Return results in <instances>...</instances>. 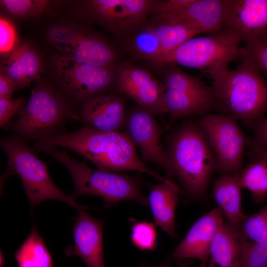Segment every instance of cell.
Here are the masks:
<instances>
[{
    "label": "cell",
    "instance_id": "cell-33",
    "mask_svg": "<svg viewBox=\"0 0 267 267\" xmlns=\"http://www.w3.org/2000/svg\"><path fill=\"white\" fill-rule=\"evenodd\" d=\"M241 56L250 59L260 70L267 76V37L241 47Z\"/></svg>",
    "mask_w": 267,
    "mask_h": 267
},
{
    "label": "cell",
    "instance_id": "cell-16",
    "mask_svg": "<svg viewBox=\"0 0 267 267\" xmlns=\"http://www.w3.org/2000/svg\"><path fill=\"white\" fill-rule=\"evenodd\" d=\"M223 214L215 208L199 218L174 251L172 258L195 259L206 265L210 258L212 240L223 222Z\"/></svg>",
    "mask_w": 267,
    "mask_h": 267
},
{
    "label": "cell",
    "instance_id": "cell-23",
    "mask_svg": "<svg viewBox=\"0 0 267 267\" xmlns=\"http://www.w3.org/2000/svg\"><path fill=\"white\" fill-rule=\"evenodd\" d=\"M163 104L171 121L183 117L202 116L215 107L213 97L168 89L164 90Z\"/></svg>",
    "mask_w": 267,
    "mask_h": 267
},
{
    "label": "cell",
    "instance_id": "cell-15",
    "mask_svg": "<svg viewBox=\"0 0 267 267\" xmlns=\"http://www.w3.org/2000/svg\"><path fill=\"white\" fill-rule=\"evenodd\" d=\"M73 226L74 244L65 249L67 257L79 256L88 267H105L103 259L104 222L78 210Z\"/></svg>",
    "mask_w": 267,
    "mask_h": 267
},
{
    "label": "cell",
    "instance_id": "cell-1",
    "mask_svg": "<svg viewBox=\"0 0 267 267\" xmlns=\"http://www.w3.org/2000/svg\"><path fill=\"white\" fill-rule=\"evenodd\" d=\"M36 143L71 150L88 159L100 170L111 172L136 171L146 173L161 182L168 179L141 161L135 145L126 133L103 131L84 126L76 131L64 132Z\"/></svg>",
    "mask_w": 267,
    "mask_h": 267
},
{
    "label": "cell",
    "instance_id": "cell-36",
    "mask_svg": "<svg viewBox=\"0 0 267 267\" xmlns=\"http://www.w3.org/2000/svg\"><path fill=\"white\" fill-rule=\"evenodd\" d=\"M194 0H154L152 6L151 17L161 16L178 11L187 7Z\"/></svg>",
    "mask_w": 267,
    "mask_h": 267
},
{
    "label": "cell",
    "instance_id": "cell-21",
    "mask_svg": "<svg viewBox=\"0 0 267 267\" xmlns=\"http://www.w3.org/2000/svg\"><path fill=\"white\" fill-rule=\"evenodd\" d=\"M243 241L236 228L224 221L212 240L205 267H239Z\"/></svg>",
    "mask_w": 267,
    "mask_h": 267
},
{
    "label": "cell",
    "instance_id": "cell-7",
    "mask_svg": "<svg viewBox=\"0 0 267 267\" xmlns=\"http://www.w3.org/2000/svg\"><path fill=\"white\" fill-rule=\"evenodd\" d=\"M240 41L223 29L208 36L192 37L162 59L156 67L168 64L195 68L212 78L228 68L241 56Z\"/></svg>",
    "mask_w": 267,
    "mask_h": 267
},
{
    "label": "cell",
    "instance_id": "cell-31",
    "mask_svg": "<svg viewBox=\"0 0 267 267\" xmlns=\"http://www.w3.org/2000/svg\"><path fill=\"white\" fill-rule=\"evenodd\" d=\"M239 267H267V238L256 242L243 241Z\"/></svg>",
    "mask_w": 267,
    "mask_h": 267
},
{
    "label": "cell",
    "instance_id": "cell-4",
    "mask_svg": "<svg viewBox=\"0 0 267 267\" xmlns=\"http://www.w3.org/2000/svg\"><path fill=\"white\" fill-rule=\"evenodd\" d=\"M32 148L35 153L49 154L67 169L74 186L71 196L75 199L83 195L97 196L103 199L107 208L124 200L135 201L145 207L148 205L147 198L141 191L140 179L137 177L94 169L55 146L35 143Z\"/></svg>",
    "mask_w": 267,
    "mask_h": 267
},
{
    "label": "cell",
    "instance_id": "cell-25",
    "mask_svg": "<svg viewBox=\"0 0 267 267\" xmlns=\"http://www.w3.org/2000/svg\"><path fill=\"white\" fill-rule=\"evenodd\" d=\"M14 257L18 267H55L50 252L35 224Z\"/></svg>",
    "mask_w": 267,
    "mask_h": 267
},
{
    "label": "cell",
    "instance_id": "cell-24",
    "mask_svg": "<svg viewBox=\"0 0 267 267\" xmlns=\"http://www.w3.org/2000/svg\"><path fill=\"white\" fill-rule=\"evenodd\" d=\"M147 22L160 44V57L153 64L155 66L186 40L200 34L186 24L165 17H151Z\"/></svg>",
    "mask_w": 267,
    "mask_h": 267
},
{
    "label": "cell",
    "instance_id": "cell-29",
    "mask_svg": "<svg viewBox=\"0 0 267 267\" xmlns=\"http://www.w3.org/2000/svg\"><path fill=\"white\" fill-rule=\"evenodd\" d=\"M0 4L5 13L19 17L39 16L54 6L52 1L45 0H1Z\"/></svg>",
    "mask_w": 267,
    "mask_h": 267
},
{
    "label": "cell",
    "instance_id": "cell-28",
    "mask_svg": "<svg viewBox=\"0 0 267 267\" xmlns=\"http://www.w3.org/2000/svg\"><path fill=\"white\" fill-rule=\"evenodd\" d=\"M241 188L249 190L257 202L264 201L267 194V162L263 158L247 166L238 175Z\"/></svg>",
    "mask_w": 267,
    "mask_h": 267
},
{
    "label": "cell",
    "instance_id": "cell-2",
    "mask_svg": "<svg viewBox=\"0 0 267 267\" xmlns=\"http://www.w3.org/2000/svg\"><path fill=\"white\" fill-rule=\"evenodd\" d=\"M166 150L171 174L190 197L205 196L214 170V154L198 121L183 122L169 136Z\"/></svg>",
    "mask_w": 267,
    "mask_h": 267
},
{
    "label": "cell",
    "instance_id": "cell-30",
    "mask_svg": "<svg viewBox=\"0 0 267 267\" xmlns=\"http://www.w3.org/2000/svg\"><path fill=\"white\" fill-rule=\"evenodd\" d=\"M243 241L258 242L267 238V205L256 213L246 216L236 228Z\"/></svg>",
    "mask_w": 267,
    "mask_h": 267
},
{
    "label": "cell",
    "instance_id": "cell-19",
    "mask_svg": "<svg viewBox=\"0 0 267 267\" xmlns=\"http://www.w3.org/2000/svg\"><path fill=\"white\" fill-rule=\"evenodd\" d=\"M42 71L41 59L36 51L28 43L18 45L3 57L0 72L10 78L18 89L29 86Z\"/></svg>",
    "mask_w": 267,
    "mask_h": 267
},
{
    "label": "cell",
    "instance_id": "cell-11",
    "mask_svg": "<svg viewBox=\"0 0 267 267\" xmlns=\"http://www.w3.org/2000/svg\"><path fill=\"white\" fill-rule=\"evenodd\" d=\"M152 0H92L87 7L91 17L117 38L125 40L143 25L150 15Z\"/></svg>",
    "mask_w": 267,
    "mask_h": 267
},
{
    "label": "cell",
    "instance_id": "cell-6",
    "mask_svg": "<svg viewBox=\"0 0 267 267\" xmlns=\"http://www.w3.org/2000/svg\"><path fill=\"white\" fill-rule=\"evenodd\" d=\"M72 119L78 120L77 115L62 97L49 88L39 86L9 129L21 139L37 142L65 132L64 128Z\"/></svg>",
    "mask_w": 267,
    "mask_h": 267
},
{
    "label": "cell",
    "instance_id": "cell-35",
    "mask_svg": "<svg viewBox=\"0 0 267 267\" xmlns=\"http://www.w3.org/2000/svg\"><path fill=\"white\" fill-rule=\"evenodd\" d=\"M15 29L8 19L0 18V53L3 57L12 51L18 45Z\"/></svg>",
    "mask_w": 267,
    "mask_h": 267
},
{
    "label": "cell",
    "instance_id": "cell-38",
    "mask_svg": "<svg viewBox=\"0 0 267 267\" xmlns=\"http://www.w3.org/2000/svg\"><path fill=\"white\" fill-rule=\"evenodd\" d=\"M18 89L15 84L8 77L0 72V98L11 99Z\"/></svg>",
    "mask_w": 267,
    "mask_h": 267
},
{
    "label": "cell",
    "instance_id": "cell-14",
    "mask_svg": "<svg viewBox=\"0 0 267 267\" xmlns=\"http://www.w3.org/2000/svg\"><path fill=\"white\" fill-rule=\"evenodd\" d=\"M223 29L246 44L267 37V0H227Z\"/></svg>",
    "mask_w": 267,
    "mask_h": 267
},
{
    "label": "cell",
    "instance_id": "cell-9",
    "mask_svg": "<svg viewBox=\"0 0 267 267\" xmlns=\"http://www.w3.org/2000/svg\"><path fill=\"white\" fill-rule=\"evenodd\" d=\"M198 122L214 154L216 170L222 176L239 174L242 170L246 139L237 120L224 114H207Z\"/></svg>",
    "mask_w": 267,
    "mask_h": 267
},
{
    "label": "cell",
    "instance_id": "cell-26",
    "mask_svg": "<svg viewBox=\"0 0 267 267\" xmlns=\"http://www.w3.org/2000/svg\"><path fill=\"white\" fill-rule=\"evenodd\" d=\"M124 40L125 49L133 58L147 60L152 64L159 58V41L147 21Z\"/></svg>",
    "mask_w": 267,
    "mask_h": 267
},
{
    "label": "cell",
    "instance_id": "cell-42",
    "mask_svg": "<svg viewBox=\"0 0 267 267\" xmlns=\"http://www.w3.org/2000/svg\"><path fill=\"white\" fill-rule=\"evenodd\" d=\"M206 265L205 264H201V265L199 267H205Z\"/></svg>",
    "mask_w": 267,
    "mask_h": 267
},
{
    "label": "cell",
    "instance_id": "cell-12",
    "mask_svg": "<svg viewBox=\"0 0 267 267\" xmlns=\"http://www.w3.org/2000/svg\"><path fill=\"white\" fill-rule=\"evenodd\" d=\"M114 83L118 92L131 97L140 107L154 115L165 113L164 84L145 69L124 63L116 70Z\"/></svg>",
    "mask_w": 267,
    "mask_h": 267
},
{
    "label": "cell",
    "instance_id": "cell-37",
    "mask_svg": "<svg viewBox=\"0 0 267 267\" xmlns=\"http://www.w3.org/2000/svg\"><path fill=\"white\" fill-rule=\"evenodd\" d=\"M250 145L255 157L267 150V117L256 124Z\"/></svg>",
    "mask_w": 267,
    "mask_h": 267
},
{
    "label": "cell",
    "instance_id": "cell-5",
    "mask_svg": "<svg viewBox=\"0 0 267 267\" xmlns=\"http://www.w3.org/2000/svg\"><path fill=\"white\" fill-rule=\"evenodd\" d=\"M0 143L8 159V168L1 178V184L11 175H17L32 209L48 200L63 202L78 211L89 209L79 204L56 186L48 173L47 164L36 156L26 141L13 135L1 138Z\"/></svg>",
    "mask_w": 267,
    "mask_h": 267
},
{
    "label": "cell",
    "instance_id": "cell-18",
    "mask_svg": "<svg viewBox=\"0 0 267 267\" xmlns=\"http://www.w3.org/2000/svg\"><path fill=\"white\" fill-rule=\"evenodd\" d=\"M227 0H194L187 7L161 16L186 24L200 34H214L223 28Z\"/></svg>",
    "mask_w": 267,
    "mask_h": 267
},
{
    "label": "cell",
    "instance_id": "cell-10",
    "mask_svg": "<svg viewBox=\"0 0 267 267\" xmlns=\"http://www.w3.org/2000/svg\"><path fill=\"white\" fill-rule=\"evenodd\" d=\"M53 63L64 91L82 104L105 93L115 82L114 69L78 63L59 54Z\"/></svg>",
    "mask_w": 267,
    "mask_h": 267
},
{
    "label": "cell",
    "instance_id": "cell-32",
    "mask_svg": "<svg viewBox=\"0 0 267 267\" xmlns=\"http://www.w3.org/2000/svg\"><path fill=\"white\" fill-rule=\"evenodd\" d=\"M157 238V231L152 223L143 221L133 224L131 240L138 249L144 251H152L156 247Z\"/></svg>",
    "mask_w": 267,
    "mask_h": 267
},
{
    "label": "cell",
    "instance_id": "cell-34",
    "mask_svg": "<svg viewBox=\"0 0 267 267\" xmlns=\"http://www.w3.org/2000/svg\"><path fill=\"white\" fill-rule=\"evenodd\" d=\"M24 97L14 99L0 98V126L4 129H9L11 120L13 117L19 113L26 102Z\"/></svg>",
    "mask_w": 267,
    "mask_h": 267
},
{
    "label": "cell",
    "instance_id": "cell-41",
    "mask_svg": "<svg viewBox=\"0 0 267 267\" xmlns=\"http://www.w3.org/2000/svg\"><path fill=\"white\" fill-rule=\"evenodd\" d=\"M0 267H3L5 262V259L4 256L3 255V253L0 251Z\"/></svg>",
    "mask_w": 267,
    "mask_h": 267
},
{
    "label": "cell",
    "instance_id": "cell-20",
    "mask_svg": "<svg viewBox=\"0 0 267 267\" xmlns=\"http://www.w3.org/2000/svg\"><path fill=\"white\" fill-rule=\"evenodd\" d=\"M179 191L178 186L168 179L151 185L147 197L155 224L173 237H177L175 214Z\"/></svg>",
    "mask_w": 267,
    "mask_h": 267
},
{
    "label": "cell",
    "instance_id": "cell-13",
    "mask_svg": "<svg viewBox=\"0 0 267 267\" xmlns=\"http://www.w3.org/2000/svg\"><path fill=\"white\" fill-rule=\"evenodd\" d=\"M154 114L138 106L126 112L124 127L126 134L141 151L145 162L156 164L171 174L161 131Z\"/></svg>",
    "mask_w": 267,
    "mask_h": 267
},
{
    "label": "cell",
    "instance_id": "cell-22",
    "mask_svg": "<svg viewBox=\"0 0 267 267\" xmlns=\"http://www.w3.org/2000/svg\"><path fill=\"white\" fill-rule=\"evenodd\" d=\"M238 175L222 176L217 179L213 189V197L227 222L236 228L246 215L241 208V187Z\"/></svg>",
    "mask_w": 267,
    "mask_h": 267
},
{
    "label": "cell",
    "instance_id": "cell-40",
    "mask_svg": "<svg viewBox=\"0 0 267 267\" xmlns=\"http://www.w3.org/2000/svg\"><path fill=\"white\" fill-rule=\"evenodd\" d=\"M256 157H257V159H264L267 162V150Z\"/></svg>",
    "mask_w": 267,
    "mask_h": 267
},
{
    "label": "cell",
    "instance_id": "cell-8",
    "mask_svg": "<svg viewBox=\"0 0 267 267\" xmlns=\"http://www.w3.org/2000/svg\"><path fill=\"white\" fill-rule=\"evenodd\" d=\"M47 39L59 55L77 62L115 69L117 54L108 43L89 32L70 25L52 26Z\"/></svg>",
    "mask_w": 267,
    "mask_h": 267
},
{
    "label": "cell",
    "instance_id": "cell-3",
    "mask_svg": "<svg viewBox=\"0 0 267 267\" xmlns=\"http://www.w3.org/2000/svg\"><path fill=\"white\" fill-rule=\"evenodd\" d=\"M248 58L241 56L234 69L222 71L211 78L217 105L224 114L247 125H256L267 110V82Z\"/></svg>",
    "mask_w": 267,
    "mask_h": 267
},
{
    "label": "cell",
    "instance_id": "cell-27",
    "mask_svg": "<svg viewBox=\"0 0 267 267\" xmlns=\"http://www.w3.org/2000/svg\"><path fill=\"white\" fill-rule=\"evenodd\" d=\"M167 65L163 84L165 89L214 98L211 87L206 85L200 77L185 73L175 64Z\"/></svg>",
    "mask_w": 267,
    "mask_h": 267
},
{
    "label": "cell",
    "instance_id": "cell-39",
    "mask_svg": "<svg viewBox=\"0 0 267 267\" xmlns=\"http://www.w3.org/2000/svg\"><path fill=\"white\" fill-rule=\"evenodd\" d=\"M141 267H173L169 263V261H166L158 265L153 266L143 265Z\"/></svg>",
    "mask_w": 267,
    "mask_h": 267
},
{
    "label": "cell",
    "instance_id": "cell-17",
    "mask_svg": "<svg viewBox=\"0 0 267 267\" xmlns=\"http://www.w3.org/2000/svg\"><path fill=\"white\" fill-rule=\"evenodd\" d=\"M125 97L105 93L94 97L81 104L78 120L93 129L120 132L125 122Z\"/></svg>",
    "mask_w": 267,
    "mask_h": 267
}]
</instances>
